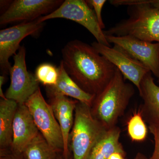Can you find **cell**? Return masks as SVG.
<instances>
[{
  "label": "cell",
  "mask_w": 159,
  "mask_h": 159,
  "mask_svg": "<svg viewBox=\"0 0 159 159\" xmlns=\"http://www.w3.org/2000/svg\"><path fill=\"white\" fill-rule=\"evenodd\" d=\"M67 73L84 91L97 96L113 77L117 68L93 47L81 41H71L62 50Z\"/></svg>",
  "instance_id": "obj_1"
},
{
  "label": "cell",
  "mask_w": 159,
  "mask_h": 159,
  "mask_svg": "<svg viewBox=\"0 0 159 159\" xmlns=\"http://www.w3.org/2000/svg\"><path fill=\"white\" fill-rule=\"evenodd\" d=\"M110 3L116 6H128L129 17L103 31L105 35L130 36L159 43V9L145 0H112Z\"/></svg>",
  "instance_id": "obj_2"
},
{
  "label": "cell",
  "mask_w": 159,
  "mask_h": 159,
  "mask_svg": "<svg viewBox=\"0 0 159 159\" xmlns=\"http://www.w3.org/2000/svg\"><path fill=\"white\" fill-rule=\"evenodd\" d=\"M134 92L132 84L125 82L123 75L117 69L108 84L95 97L91 107L93 116L107 129L116 126Z\"/></svg>",
  "instance_id": "obj_3"
},
{
  "label": "cell",
  "mask_w": 159,
  "mask_h": 159,
  "mask_svg": "<svg viewBox=\"0 0 159 159\" xmlns=\"http://www.w3.org/2000/svg\"><path fill=\"white\" fill-rule=\"evenodd\" d=\"M107 129L94 118L91 107L77 102L70 138L72 159H87L99 138Z\"/></svg>",
  "instance_id": "obj_4"
},
{
  "label": "cell",
  "mask_w": 159,
  "mask_h": 159,
  "mask_svg": "<svg viewBox=\"0 0 159 159\" xmlns=\"http://www.w3.org/2000/svg\"><path fill=\"white\" fill-rule=\"evenodd\" d=\"M35 125L49 145L58 152H63V140L59 123L50 103L46 102L40 88L25 103Z\"/></svg>",
  "instance_id": "obj_5"
},
{
  "label": "cell",
  "mask_w": 159,
  "mask_h": 159,
  "mask_svg": "<svg viewBox=\"0 0 159 159\" xmlns=\"http://www.w3.org/2000/svg\"><path fill=\"white\" fill-rule=\"evenodd\" d=\"M55 18H64L76 22L87 29L97 42L111 47L99 26L93 9H91L86 1L66 0L56 10L39 17L37 20L43 23L47 20Z\"/></svg>",
  "instance_id": "obj_6"
},
{
  "label": "cell",
  "mask_w": 159,
  "mask_h": 159,
  "mask_svg": "<svg viewBox=\"0 0 159 159\" xmlns=\"http://www.w3.org/2000/svg\"><path fill=\"white\" fill-rule=\"evenodd\" d=\"M25 56V48L21 46L14 55V64L9 71L11 83L5 94L7 99L14 100L18 104H25L39 88L35 75L27 70Z\"/></svg>",
  "instance_id": "obj_7"
},
{
  "label": "cell",
  "mask_w": 159,
  "mask_h": 159,
  "mask_svg": "<svg viewBox=\"0 0 159 159\" xmlns=\"http://www.w3.org/2000/svg\"><path fill=\"white\" fill-rule=\"evenodd\" d=\"M105 36L110 44L122 49L159 78V43L145 41L130 36Z\"/></svg>",
  "instance_id": "obj_8"
},
{
  "label": "cell",
  "mask_w": 159,
  "mask_h": 159,
  "mask_svg": "<svg viewBox=\"0 0 159 159\" xmlns=\"http://www.w3.org/2000/svg\"><path fill=\"white\" fill-rule=\"evenodd\" d=\"M63 2L59 0H15L1 16L0 24L34 20L43 15L53 12Z\"/></svg>",
  "instance_id": "obj_9"
},
{
  "label": "cell",
  "mask_w": 159,
  "mask_h": 159,
  "mask_svg": "<svg viewBox=\"0 0 159 159\" xmlns=\"http://www.w3.org/2000/svg\"><path fill=\"white\" fill-rule=\"evenodd\" d=\"M43 23L37 19L24 22L2 29L0 31V66L6 74L9 73L11 66L9 59L19 49L20 44L24 38L37 33L42 29Z\"/></svg>",
  "instance_id": "obj_10"
},
{
  "label": "cell",
  "mask_w": 159,
  "mask_h": 159,
  "mask_svg": "<svg viewBox=\"0 0 159 159\" xmlns=\"http://www.w3.org/2000/svg\"><path fill=\"white\" fill-rule=\"evenodd\" d=\"M92 46L120 71L124 79L129 80L140 90L142 79L150 72L145 66L116 46L111 48L97 41Z\"/></svg>",
  "instance_id": "obj_11"
},
{
  "label": "cell",
  "mask_w": 159,
  "mask_h": 159,
  "mask_svg": "<svg viewBox=\"0 0 159 159\" xmlns=\"http://www.w3.org/2000/svg\"><path fill=\"white\" fill-rule=\"evenodd\" d=\"M40 132L25 104H18L13 120L11 149L23 153Z\"/></svg>",
  "instance_id": "obj_12"
},
{
  "label": "cell",
  "mask_w": 159,
  "mask_h": 159,
  "mask_svg": "<svg viewBox=\"0 0 159 159\" xmlns=\"http://www.w3.org/2000/svg\"><path fill=\"white\" fill-rule=\"evenodd\" d=\"M50 104L59 123L62 133L64 148L62 153L66 156L72 154L70 147V134L74 125V113L78 101L60 95L49 97Z\"/></svg>",
  "instance_id": "obj_13"
},
{
  "label": "cell",
  "mask_w": 159,
  "mask_h": 159,
  "mask_svg": "<svg viewBox=\"0 0 159 159\" xmlns=\"http://www.w3.org/2000/svg\"><path fill=\"white\" fill-rule=\"evenodd\" d=\"M58 77L55 85L47 86L48 97L60 95L74 98L89 106H92L96 96L89 94L82 89L66 71L62 61L58 67Z\"/></svg>",
  "instance_id": "obj_14"
},
{
  "label": "cell",
  "mask_w": 159,
  "mask_h": 159,
  "mask_svg": "<svg viewBox=\"0 0 159 159\" xmlns=\"http://www.w3.org/2000/svg\"><path fill=\"white\" fill-rule=\"evenodd\" d=\"M152 74L149 72L144 76L139 91L143 100L140 112L148 124L159 123V86L155 83Z\"/></svg>",
  "instance_id": "obj_15"
},
{
  "label": "cell",
  "mask_w": 159,
  "mask_h": 159,
  "mask_svg": "<svg viewBox=\"0 0 159 159\" xmlns=\"http://www.w3.org/2000/svg\"><path fill=\"white\" fill-rule=\"evenodd\" d=\"M120 134L121 130L117 126L107 129L96 142L87 159H108L116 152L126 155L119 141Z\"/></svg>",
  "instance_id": "obj_16"
},
{
  "label": "cell",
  "mask_w": 159,
  "mask_h": 159,
  "mask_svg": "<svg viewBox=\"0 0 159 159\" xmlns=\"http://www.w3.org/2000/svg\"><path fill=\"white\" fill-rule=\"evenodd\" d=\"M18 105L11 99L0 100V151L11 149L13 120Z\"/></svg>",
  "instance_id": "obj_17"
},
{
  "label": "cell",
  "mask_w": 159,
  "mask_h": 159,
  "mask_svg": "<svg viewBox=\"0 0 159 159\" xmlns=\"http://www.w3.org/2000/svg\"><path fill=\"white\" fill-rule=\"evenodd\" d=\"M24 153L28 159H57L60 152L49 145L40 133L27 146Z\"/></svg>",
  "instance_id": "obj_18"
},
{
  "label": "cell",
  "mask_w": 159,
  "mask_h": 159,
  "mask_svg": "<svg viewBox=\"0 0 159 159\" xmlns=\"http://www.w3.org/2000/svg\"><path fill=\"white\" fill-rule=\"evenodd\" d=\"M129 135L133 141H144L148 134V129L140 112L134 114L127 123Z\"/></svg>",
  "instance_id": "obj_19"
},
{
  "label": "cell",
  "mask_w": 159,
  "mask_h": 159,
  "mask_svg": "<svg viewBox=\"0 0 159 159\" xmlns=\"http://www.w3.org/2000/svg\"><path fill=\"white\" fill-rule=\"evenodd\" d=\"M35 76L38 81L47 86L55 85L58 77V69L49 63H43L37 67Z\"/></svg>",
  "instance_id": "obj_20"
},
{
  "label": "cell",
  "mask_w": 159,
  "mask_h": 159,
  "mask_svg": "<svg viewBox=\"0 0 159 159\" xmlns=\"http://www.w3.org/2000/svg\"><path fill=\"white\" fill-rule=\"evenodd\" d=\"M86 2L89 6L93 8V10L97 18V20L101 29H105V25L102 21V10L104 4L106 2V0H87Z\"/></svg>",
  "instance_id": "obj_21"
},
{
  "label": "cell",
  "mask_w": 159,
  "mask_h": 159,
  "mask_svg": "<svg viewBox=\"0 0 159 159\" xmlns=\"http://www.w3.org/2000/svg\"><path fill=\"white\" fill-rule=\"evenodd\" d=\"M149 130L154 139V148L152 155L147 159H159V123H149Z\"/></svg>",
  "instance_id": "obj_22"
},
{
  "label": "cell",
  "mask_w": 159,
  "mask_h": 159,
  "mask_svg": "<svg viewBox=\"0 0 159 159\" xmlns=\"http://www.w3.org/2000/svg\"><path fill=\"white\" fill-rule=\"evenodd\" d=\"M0 159H28L25 153L13 151L11 149L0 151Z\"/></svg>",
  "instance_id": "obj_23"
},
{
  "label": "cell",
  "mask_w": 159,
  "mask_h": 159,
  "mask_svg": "<svg viewBox=\"0 0 159 159\" xmlns=\"http://www.w3.org/2000/svg\"><path fill=\"white\" fill-rule=\"evenodd\" d=\"M126 155L120 152H116L112 154L108 159H127L125 158Z\"/></svg>",
  "instance_id": "obj_24"
},
{
  "label": "cell",
  "mask_w": 159,
  "mask_h": 159,
  "mask_svg": "<svg viewBox=\"0 0 159 159\" xmlns=\"http://www.w3.org/2000/svg\"><path fill=\"white\" fill-rule=\"evenodd\" d=\"M5 81V77L3 76H0V96H1L2 99H7L5 94L3 93L2 89L3 84H4Z\"/></svg>",
  "instance_id": "obj_25"
},
{
  "label": "cell",
  "mask_w": 159,
  "mask_h": 159,
  "mask_svg": "<svg viewBox=\"0 0 159 159\" xmlns=\"http://www.w3.org/2000/svg\"><path fill=\"white\" fill-rule=\"evenodd\" d=\"M146 3L154 7L159 9V0H145Z\"/></svg>",
  "instance_id": "obj_26"
},
{
  "label": "cell",
  "mask_w": 159,
  "mask_h": 159,
  "mask_svg": "<svg viewBox=\"0 0 159 159\" xmlns=\"http://www.w3.org/2000/svg\"><path fill=\"white\" fill-rule=\"evenodd\" d=\"M57 159H72V155L69 156H66L63 155L62 152H60L58 153Z\"/></svg>",
  "instance_id": "obj_27"
},
{
  "label": "cell",
  "mask_w": 159,
  "mask_h": 159,
  "mask_svg": "<svg viewBox=\"0 0 159 159\" xmlns=\"http://www.w3.org/2000/svg\"><path fill=\"white\" fill-rule=\"evenodd\" d=\"M134 159H147V158L142 154L139 153L137 154Z\"/></svg>",
  "instance_id": "obj_28"
},
{
  "label": "cell",
  "mask_w": 159,
  "mask_h": 159,
  "mask_svg": "<svg viewBox=\"0 0 159 159\" xmlns=\"http://www.w3.org/2000/svg\"><path fill=\"white\" fill-rule=\"evenodd\" d=\"M157 82H158L159 83V78H158V80Z\"/></svg>",
  "instance_id": "obj_29"
}]
</instances>
